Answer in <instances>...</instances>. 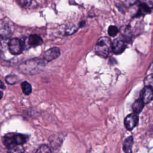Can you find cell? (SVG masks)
<instances>
[{
    "label": "cell",
    "instance_id": "6da1fadb",
    "mask_svg": "<svg viewBox=\"0 0 153 153\" xmlns=\"http://www.w3.org/2000/svg\"><path fill=\"white\" fill-rule=\"evenodd\" d=\"M46 64L44 59L33 58L21 63L19 69L21 72L27 75H35L40 72Z\"/></svg>",
    "mask_w": 153,
    "mask_h": 153
},
{
    "label": "cell",
    "instance_id": "7a4b0ae2",
    "mask_svg": "<svg viewBox=\"0 0 153 153\" xmlns=\"http://www.w3.org/2000/svg\"><path fill=\"white\" fill-rule=\"evenodd\" d=\"M28 136L19 133H8L3 137V143L8 149L10 148L22 145L27 142Z\"/></svg>",
    "mask_w": 153,
    "mask_h": 153
},
{
    "label": "cell",
    "instance_id": "3957f363",
    "mask_svg": "<svg viewBox=\"0 0 153 153\" xmlns=\"http://www.w3.org/2000/svg\"><path fill=\"white\" fill-rule=\"evenodd\" d=\"M111 49H112V44L111 40L107 37L100 38L95 45L96 53L103 58L108 56Z\"/></svg>",
    "mask_w": 153,
    "mask_h": 153
},
{
    "label": "cell",
    "instance_id": "277c9868",
    "mask_svg": "<svg viewBox=\"0 0 153 153\" xmlns=\"http://www.w3.org/2000/svg\"><path fill=\"white\" fill-rule=\"evenodd\" d=\"M8 48L11 54H19L23 50V42L18 38H13L8 43Z\"/></svg>",
    "mask_w": 153,
    "mask_h": 153
},
{
    "label": "cell",
    "instance_id": "5b68a950",
    "mask_svg": "<svg viewBox=\"0 0 153 153\" xmlns=\"http://www.w3.org/2000/svg\"><path fill=\"white\" fill-rule=\"evenodd\" d=\"M126 48V42L124 39L121 38H116L112 43V50L114 53L119 54L122 53Z\"/></svg>",
    "mask_w": 153,
    "mask_h": 153
},
{
    "label": "cell",
    "instance_id": "8992f818",
    "mask_svg": "<svg viewBox=\"0 0 153 153\" xmlns=\"http://www.w3.org/2000/svg\"><path fill=\"white\" fill-rule=\"evenodd\" d=\"M138 121L139 118L136 114H129L126 117L124 120L125 127L127 130H131L137 126Z\"/></svg>",
    "mask_w": 153,
    "mask_h": 153
},
{
    "label": "cell",
    "instance_id": "52a82bcc",
    "mask_svg": "<svg viewBox=\"0 0 153 153\" xmlns=\"http://www.w3.org/2000/svg\"><path fill=\"white\" fill-rule=\"evenodd\" d=\"M60 49L57 47H53L50 48L44 53L43 59L46 62H48L57 58L60 56Z\"/></svg>",
    "mask_w": 153,
    "mask_h": 153
},
{
    "label": "cell",
    "instance_id": "ba28073f",
    "mask_svg": "<svg viewBox=\"0 0 153 153\" xmlns=\"http://www.w3.org/2000/svg\"><path fill=\"white\" fill-rule=\"evenodd\" d=\"M141 99L145 104H148L153 99V90L145 87L141 92Z\"/></svg>",
    "mask_w": 153,
    "mask_h": 153
},
{
    "label": "cell",
    "instance_id": "9c48e42d",
    "mask_svg": "<svg viewBox=\"0 0 153 153\" xmlns=\"http://www.w3.org/2000/svg\"><path fill=\"white\" fill-rule=\"evenodd\" d=\"M1 36L2 38H7L10 36L11 34V28L10 25L5 20H2L1 23V29H0Z\"/></svg>",
    "mask_w": 153,
    "mask_h": 153
},
{
    "label": "cell",
    "instance_id": "30bf717a",
    "mask_svg": "<svg viewBox=\"0 0 153 153\" xmlns=\"http://www.w3.org/2000/svg\"><path fill=\"white\" fill-rule=\"evenodd\" d=\"M42 38L38 35H30L28 38V44L31 47H36L42 44Z\"/></svg>",
    "mask_w": 153,
    "mask_h": 153
},
{
    "label": "cell",
    "instance_id": "8fae6325",
    "mask_svg": "<svg viewBox=\"0 0 153 153\" xmlns=\"http://www.w3.org/2000/svg\"><path fill=\"white\" fill-rule=\"evenodd\" d=\"M133 139L131 136L127 137L123 142V151L125 153H131Z\"/></svg>",
    "mask_w": 153,
    "mask_h": 153
},
{
    "label": "cell",
    "instance_id": "7c38bea8",
    "mask_svg": "<svg viewBox=\"0 0 153 153\" xmlns=\"http://www.w3.org/2000/svg\"><path fill=\"white\" fill-rule=\"evenodd\" d=\"M144 105L145 103L141 99L136 100L132 105V109L133 112L136 114L140 112L144 107Z\"/></svg>",
    "mask_w": 153,
    "mask_h": 153
},
{
    "label": "cell",
    "instance_id": "4fadbf2b",
    "mask_svg": "<svg viewBox=\"0 0 153 153\" xmlns=\"http://www.w3.org/2000/svg\"><path fill=\"white\" fill-rule=\"evenodd\" d=\"M22 91L25 95H29L32 92V86L27 81H23L21 84Z\"/></svg>",
    "mask_w": 153,
    "mask_h": 153
},
{
    "label": "cell",
    "instance_id": "5bb4252c",
    "mask_svg": "<svg viewBox=\"0 0 153 153\" xmlns=\"http://www.w3.org/2000/svg\"><path fill=\"white\" fill-rule=\"evenodd\" d=\"M25 148L22 145L15 146L8 149V153H24Z\"/></svg>",
    "mask_w": 153,
    "mask_h": 153
},
{
    "label": "cell",
    "instance_id": "9a60e30c",
    "mask_svg": "<svg viewBox=\"0 0 153 153\" xmlns=\"http://www.w3.org/2000/svg\"><path fill=\"white\" fill-rule=\"evenodd\" d=\"M19 78L17 75H10L6 76L5 78V81L7 83L10 85H13L16 83H17L19 81Z\"/></svg>",
    "mask_w": 153,
    "mask_h": 153
},
{
    "label": "cell",
    "instance_id": "2e32d148",
    "mask_svg": "<svg viewBox=\"0 0 153 153\" xmlns=\"http://www.w3.org/2000/svg\"><path fill=\"white\" fill-rule=\"evenodd\" d=\"M144 83L145 87L153 90V76L152 75L147 76L145 79Z\"/></svg>",
    "mask_w": 153,
    "mask_h": 153
},
{
    "label": "cell",
    "instance_id": "e0dca14e",
    "mask_svg": "<svg viewBox=\"0 0 153 153\" xmlns=\"http://www.w3.org/2000/svg\"><path fill=\"white\" fill-rule=\"evenodd\" d=\"M36 153H51V150L47 145H42L38 148Z\"/></svg>",
    "mask_w": 153,
    "mask_h": 153
},
{
    "label": "cell",
    "instance_id": "ac0fdd59",
    "mask_svg": "<svg viewBox=\"0 0 153 153\" xmlns=\"http://www.w3.org/2000/svg\"><path fill=\"white\" fill-rule=\"evenodd\" d=\"M118 32V29L115 26H110L108 29V33L111 36H115Z\"/></svg>",
    "mask_w": 153,
    "mask_h": 153
},
{
    "label": "cell",
    "instance_id": "d6986e66",
    "mask_svg": "<svg viewBox=\"0 0 153 153\" xmlns=\"http://www.w3.org/2000/svg\"><path fill=\"white\" fill-rule=\"evenodd\" d=\"M76 28L74 27V26H71L68 29H66V32L68 33V34H72L74 32H75L76 30Z\"/></svg>",
    "mask_w": 153,
    "mask_h": 153
},
{
    "label": "cell",
    "instance_id": "ffe728a7",
    "mask_svg": "<svg viewBox=\"0 0 153 153\" xmlns=\"http://www.w3.org/2000/svg\"><path fill=\"white\" fill-rule=\"evenodd\" d=\"M30 2H31V1H20L19 2V3L21 5H23L25 7H26V6L29 5L30 4Z\"/></svg>",
    "mask_w": 153,
    "mask_h": 153
},
{
    "label": "cell",
    "instance_id": "44dd1931",
    "mask_svg": "<svg viewBox=\"0 0 153 153\" xmlns=\"http://www.w3.org/2000/svg\"><path fill=\"white\" fill-rule=\"evenodd\" d=\"M1 88H4V84H3V82L2 81H1Z\"/></svg>",
    "mask_w": 153,
    "mask_h": 153
},
{
    "label": "cell",
    "instance_id": "7402d4cb",
    "mask_svg": "<svg viewBox=\"0 0 153 153\" xmlns=\"http://www.w3.org/2000/svg\"><path fill=\"white\" fill-rule=\"evenodd\" d=\"M152 76H153V74H152Z\"/></svg>",
    "mask_w": 153,
    "mask_h": 153
}]
</instances>
